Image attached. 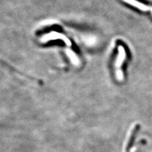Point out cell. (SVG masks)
Instances as JSON below:
<instances>
[{
  "label": "cell",
  "instance_id": "obj_3",
  "mask_svg": "<svg viewBox=\"0 0 152 152\" xmlns=\"http://www.w3.org/2000/svg\"><path fill=\"white\" fill-rule=\"evenodd\" d=\"M126 58V52L125 50L122 46L118 47V56L115 62V66L117 68H120L124 60Z\"/></svg>",
  "mask_w": 152,
  "mask_h": 152
},
{
  "label": "cell",
  "instance_id": "obj_1",
  "mask_svg": "<svg viewBox=\"0 0 152 152\" xmlns=\"http://www.w3.org/2000/svg\"><path fill=\"white\" fill-rule=\"evenodd\" d=\"M140 126L138 124H135L133 125V126L131 127V129H130V131H129V133L127 135V139H126V142L124 144V151H128V150H129V148L132 145L133 142H134V140L135 138V136L140 129Z\"/></svg>",
  "mask_w": 152,
  "mask_h": 152
},
{
  "label": "cell",
  "instance_id": "obj_2",
  "mask_svg": "<svg viewBox=\"0 0 152 152\" xmlns=\"http://www.w3.org/2000/svg\"><path fill=\"white\" fill-rule=\"evenodd\" d=\"M126 3L131 4V5L134 7L139 10L143 12H147V11H151L152 13V7H148L146 6L145 4H142L141 3H140L139 1H136V0H123Z\"/></svg>",
  "mask_w": 152,
  "mask_h": 152
},
{
  "label": "cell",
  "instance_id": "obj_4",
  "mask_svg": "<svg viewBox=\"0 0 152 152\" xmlns=\"http://www.w3.org/2000/svg\"><path fill=\"white\" fill-rule=\"evenodd\" d=\"M66 53H67L68 55L69 56L70 59L72 60V61L74 64H78V60L77 58V57L75 56V55L72 53V51H70L69 50H68L67 51H66Z\"/></svg>",
  "mask_w": 152,
  "mask_h": 152
}]
</instances>
